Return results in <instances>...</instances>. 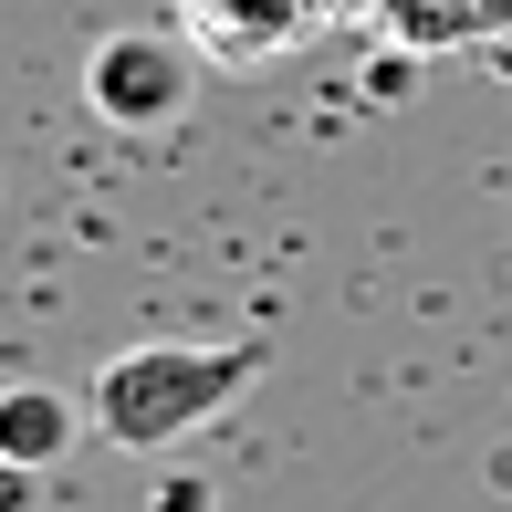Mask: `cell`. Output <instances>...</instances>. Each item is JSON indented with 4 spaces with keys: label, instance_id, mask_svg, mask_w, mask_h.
Returning a JSON list of instances; mask_svg holds the SVG:
<instances>
[{
    "label": "cell",
    "instance_id": "obj_1",
    "mask_svg": "<svg viewBox=\"0 0 512 512\" xmlns=\"http://www.w3.org/2000/svg\"><path fill=\"white\" fill-rule=\"evenodd\" d=\"M262 377H272V356L251 335H230V345L168 335V345H126V356H105L95 387H84V408H95V439L157 460V450H178L189 429H209L230 398H251Z\"/></svg>",
    "mask_w": 512,
    "mask_h": 512
},
{
    "label": "cell",
    "instance_id": "obj_2",
    "mask_svg": "<svg viewBox=\"0 0 512 512\" xmlns=\"http://www.w3.org/2000/svg\"><path fill=\"white\" fill-rule=\"evenodd\" d=\"M199 42L168 32V21H126V32H105L95 53H84V105L105 115L115 136H168L189 126L199 105Z\"/></svg>",
    "mask_w": 512,
    "mask_h": 512
},
{
    "label": "cell",
    "instance_id": "obj_3",
    "mask_svg": "<svg viewBox=\"0 0 512 512\" xmlns=\"http://www.w3.org/2000/svg\"><path fill=\"white\" fill-rule=\"evenodd\" d=\"M304 21H314V0H189V21H178V32H189L220 74H251V63L293 53V32H304Z\"/></svg>",
    "mask_w": 512,
    "mask_h": 512
},
{
    "label": "cell",
    "instance_id": "obj_4",
    "mask_svg": "<svg viewBox=\"0 0 512 512\" xmlns=\"http://www.w3.org/2000/svg\"><path fill=\"white\" fill-rule=\"evenodd\" d=\"M84 418H95V408L53 398V387H11V398H0V460L42 471V460H63V450L84 439Z\"/></svg>",
    "mask_w": 512,
    "mask_h": 512
},
{
    "label": "cell",
    "instance_id": "obj_5",
    "mask_svg": "<svg viewBox=\"0 0 512 512\" xmlns=\"http://www.w3.org/2000/svg\"><path fill=\"white\" fill-rule=\"evenodd\" d=\"M377 21H387L398 53H460V42H492L481 0H377Z\"/></svg>",
    "mask_w": 512,
    "mask_h": 512
},
{
    "label": "cell",
    "instance_id": "obj_6",
    "mask_svg": "<svg viewBox=\"0 0 512 512\" xmlns=\"http://www.w3.org/2000/svg\"><path fill=\"white\" fill-rule=\"evenodd\" d=\"M481 21H492V42H502L512 32V0H481Z\"/></svg>",
    "mask_w": 512,
    "mask_h": 512
}]
</instances>
